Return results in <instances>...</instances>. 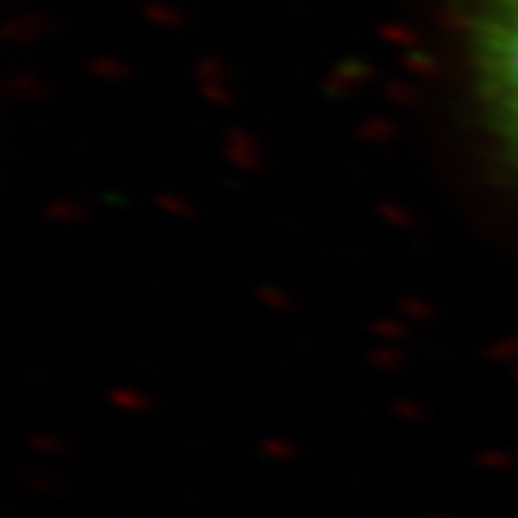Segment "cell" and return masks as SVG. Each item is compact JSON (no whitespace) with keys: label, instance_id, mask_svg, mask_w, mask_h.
I'll return each instance as SVG.
<instances>
[{"label":"cell","instance_id":"cell-1","mask_svg":"<svg viewBox=\"0 0 518 518\" xmlns=\"http://www.w3.org/2000/svg\"><path fill=\"white\" fill-rule=\"evenodd\" d=\"M461 31L481 122L518 185V0H465Z\"/></svg>","mask_w":518,"mask_h":518}]
</instances>
